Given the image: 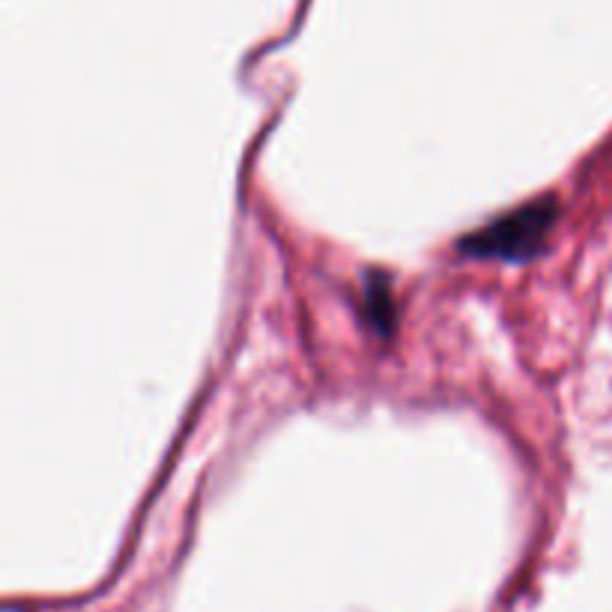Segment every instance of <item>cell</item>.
Returning a JSON list of instances; mask_svg holds the SVG:
<instances>
[{"mask_svg": "<svg viewBox=\"0 0 612 612\" xmlns=\"http://www.w3.org/2000/svg\"><path fill=\"white\" fill-rule=\"evenodd\" d=\"M365 305H368V312H371L373 326L389 335V331H392V326H394V302H392V291H389V284H386V282L368 284V293H365Z\"/></svg>", "mask_w": 612, "mask_h": 612, "instance_id": "obj_2", "label": "cell"}, {"mask_svg": "<svg viewBox=\"0 0 612 612\" xmlns=\"http://www.w3.org/2000/svg\"><path fill=\"white\" fill-rule=\"evenodd\" d=\"M556 198H538L487 221L484 228L463 236L461 252L482 261H529L544 252L547 236L556 224Z\"/></svg>", "mask_w": 612, "mask_h": 612, "instance_id": "obj_1", "label": "cell"}]
</instances>
